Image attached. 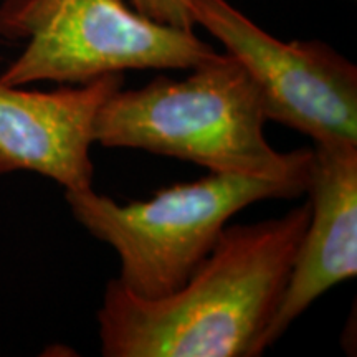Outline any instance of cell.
<instances>
[{
    "label": "cell",
    "mask_w": 357,
    "mask_h": 357,
    "mask_svg": "<svg viewBox=\"0 0 357 357\" xmlns=\"http://www.w3.org/2000/svg\"><path fill=\"white\" fill-rule=\"evenodd\" d=\"M311 217L227 225L184 287L142 300L111 280L96 312L106 357H258Z\"/></svg>",
    "instance_id": "6da1fadb"
},
{
    "label": "cell",
    "mask_w": 357,
    "mask_h": 357,
    "mask_svg": "<svg viewBox=\"0 0 357 357\" xmlns=\"http://www.w3.org/2000/svg\"><path fill=\"white\" fill-rule=\"evenodd\" d=\"M261 95L240 61L217 53L184 79L159 75L139 89L114 91L98 111L93 139L187 160L208 172L257 177L310 174L312 149L268 144Z\"/></svg>",
    "instance_id": "7a4b0ae2"
},
{
    "label": "cell",
    "mask_w": 357,
    "mask_h": 357,
    "mask_svg": "<svg viewBox=\"0 0 357 357\" xmlns=\"http://www.w3.org/2000/svg\"><path fill=\"white\" fill-rule=\"evenodd\" d=\"M310 174L257 177L208 172L160 189L149 200L118 204L93 187L65 190L75 220L119 258V284L142 300L178 288L212 252L229 220L252 204L305 194Z\"/></svg>",
    "instance_id": "3957f363"
},
{
    "label": "cell",
    "mask_w": 357,
    "mask_h": 357,
    "mask_svg": "<svg viewBox=\"0 0 357 357\" xmlns=\"http://www.w3.org/2000/svg\"><path fill=\"white\" fill-rule=\"evenodd\" d=\"M0 37L25 42L0 83L84 84L129 70H192L218 52L149 20L128 0H2Z\"/></svg>",
    "instance_id": "277c9868"
},
{
    "label": "cell",
    "mask_w": 357,
    "mask_h": 357,
    "mask_svg": "<svg viewBox=\"0 0 357 357\" xmlns=\"http://www.w3.org/2000/svg\"><path fill=\"white\" fill-rule=\"evenodd\" d=\"M204 26L240 61L261 95L266 119L314 144H357V68L324 42H283L227 0H192Z\"/></svg>",
    "instance_id": "5b68a950"
},
{
    "label": "cell",
    "mask_w": 357,
    "mask_h": 357,
    "mask_svg": "<svg viewBox=\"0 0 357 357\" xmlns=\"http://www.w3.org/2000/svg\"><path fill=\"white\" fill-rule=\"evenodd\" d=\"M123 83L121 73L52 91L0 83V174L35 172L65 190L93 187V126Z\"/></svg>",
    "instance_id": "8992f818"
},
{
    "label": "cell",
    "mask_w": 357,
    "mask_h": 357,
    "mask_svg": "<svg viewBox=\"0 0 357 357\" xmlns=\"http://www.w3.org/2000/svg\"><path fill=\"white\" fill-rule=\"evenodd\" d=\"M311 217L266 333L273 346L321 294L357 275V144H314Z\"/></svg>",
    "instance_id": "52a82bcc"
},
{
    "label": "cell",
    "mask_w": 357,
    "mask_h": 357,
    "mask_svg": "<svg viewBox=\"0 0 357 357\" xmlns=\"http://www.w3.org/2000/svg\"><path fill=\"white\" fill-rule=\"evenodd\" d=\"M129 6L149 20L181 30H194L192 0H128Z\"/></svg>",
    "instance_id": "ba28073f"
}]
</instances>
